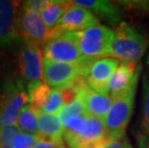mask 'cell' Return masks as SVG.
<instances>
[{
  "instance_id": "9c48e42d",
  "label": "cell",
  "mask_w": 149,
  "mask_h": 148,
  "mask_svg": "<svg viewBox=\"0 0 149 148\" xmlns=\"http://www.w3.org/2000/svg\"><path fill=\"white\" fill-rule=\"evenodd\" d=\"M18 33L24 40H30L38 45L46 44L50 40V29L44 23L39 13L23 8L17 20Z\"/></svg>"
},
{
  "instance_id": "44dd1931",
  "label": "cell",
  "mask_w": 149,
  "mask_h": 148,
  "mask_svg": "<svg viewBox=\"0 0 149 148\" xmlns=\"http://www.w3.org/2000/svg\"><path fill=\"white\" fill-rule=\"evenodd\" d=\"M65 107L64 102H63L61 93L59 90L53 89L51 96L48 103L46 104L43 108L40 110V113H45V114H53V115H60V113Z\"/></svg>"
},
{
  "instance_id": "ffe728a7",
  "label": "cell",
  "mask_w": 149,
  "mask_h": 148,
  "mask_svg": "<svg viewBox=\"0 0 149 148\" xmlns=\"http://www.w3.org/2000/svg\"><path fill=\"white\" fill-rule=\"evenodd\" d=\"M83 114H88V112L86 110V106L84 104L83 99H82L81 96H79V98L76 99L74 102L65 106L59 115L62 122H65L66 119L70 118L72 116L83 115Z\"/></svg>"
},
{
  "instance_id": "277c9868",
  "label": "cell",
  "mask_w": 149,
  "mask_h": 148,
  "mask_svg": "<svg viewBox=\"0 0 149 148\" xmlns=\"http://www.w3.org/2000/svg\"><path fill=\"white\" fill-rule=\"evenodd\" d=\"M136 88L137 86L120 95L113 97L112 108L103 120L108 135L112 140L125 136V129L128 126L134 107Z\"/></svg>"
},
{
  "instance_id": "5b68a950",
  "label": "cell",
  "mask_w": 149,
  "mask_h": 148,
  "mask_svg": "<svg viewBox=\"0 0 149 148\" xmlns=\"http://www.w3.org/2000/svg\"><path fill=\"white\" fill-rule=\"evenodd\" d=\"M27 102L29 96L23 85L20 82H7L0 103V128L17 125L18 115Z\"/></svg>"
},
{
  "instance_id": "30bf717a",
  "label": "cell",
  "mask_w": 149,
  "mask_h": 148,
  "mask_svg": "<svg viewBox=\"0 0 149 148\" xmlns=\"http://www.w3.org/2000/svg\"><path fill=\"white\" fill-rule=\"evenodd\" d=\"M39 46L30 40H24L19 53L20 73L29 84L44 81L42 58Z\"/></svg>"
},
{
  "instance_id": "9a60e30c",
  "label": "cell",
  "mask_w": 149,
  "mask_h": 148,
  "mask_svg": "<svg viewBox=\"0 0 149 148\" xmlns=\"http://www.w3.org/2000/svg\"><path fill=\"white\" fill-rule=\"evenodd\" d=\"M75 5L88 9L94 15L112 25L120 24L121 12L118 6L106 0H73Z\"/></svg>"
},
{
  "instance_id": "d6986e66",
  "label": "cell",
  "mask_w": 149,
  "mask_h": 148,
  "mask_svg": "<svg viewBox=\"0 0 149 148\" xmlns=\"http://www.w3.org/2000/svg\"><path fill=\"white\" fill-rule=\"evenodd\" d=\"M17 125L25 133L39 135V111L35 110L30 104L26 105L18 115Z\"/></svg>"
},
{
  "instance_id": "f1b7e54d",
  "label": "cell",
  "mask_w": 149,
  "mask_h": 148,
  "mask_svg": "<svg viewBox=\"0 0 149 148\" xmlns=\"http://www.w3.org/2000/svg\"><path fill=\"white\" fill-rule=\"evenodd\" d=\"M146 63H147V65H149V54H148V56H147V59H146Z\"/></svg>"
},
{
  "instance_id": "603a6c76",
  "label": "cell",
  "mask_w": 149,
  "mask_h": 148,
  "mask_svg": "<svg viewBox=\"0 0 149 148\" xmlns=\"http://www.w3.org/2000/svg\"><path fill=\"white\" fill-rule=\"evenodd\" d=\"M21 132V129L17 125L1 128L0 129V147L12 148V143L14 138Z\"/></svg>"
},
{
  "instance_id": "7a4b0ae2",
  "label": "cell",
  "mask_w": 149,
  "mask_h": 148,
  "mask_svg": "<svg viewBox=\"0 0 149 148\" xmlns=\"http://www.w3.org/2000/svg\"><path fill=\"white\" fill-rule=\"evenodd\" d=\"M78 43L84 57L101 59V57H113V43L115 31L105 25L96 26L76 32Z\"/></svg>"
},
{
  "instance_id": "83f0119b",
  "label": "cell",
  "mask_w": 149,
  "mask_h": 148,
  "mask_svg": "<svg viewBox=\"0 0 149 148\" xmlns=\"http://www.w3.org/2000/svg\"><path fill=\"white\" fill-rule=\"evenodd\" d=\"M146 136L148 137V140L147 141L148 142H142V144H143V148H149V133H146Z\"/></svg>"
},
{
  "instance_id": "8992f818",
  "label": "cell",
  "mask_w": 149,
  "mask_h": 148,
  "mask_svg": "<svg viewBox=\"0 0 149 148\" xmlns=\"http://www.w3.org/2000/svg\"><path fill=\"white\" fill-rule=\"evenodd\" d=\"M44 59L60 63H79L87 57L82 54L76 32L57 36L44 45Z\"/></svg>"
},
{
  "instance_id": "5bb4252c",
  "label": "cell",
  "mask_w": 149,
  "mask_h": 148,
  "mask_svg": "<svg viewBox=\"0 0 149 148\" xmlns=\"http://www.w3.org/2000/svg\"><path fill=\"white\" fill-rule=\"evenodd\" d=\"M80 96L83 99L88 115L101 120L105 119L113 105V98L109 94L99 93L86 85Z\"/></svg>"
},
{
  "instance_id": "7402d4cb",
  "label": "cell",
  "mask_w": 149,
  "mask_h": 148,
  "mask_svg": "<svg viewBox=\"0 0 149 148\" xmlns=\"http://www.w3.org/2000/svg\"><path fill=\"white\" fill-rule=\"evenodd\" d=\"M39 141V135L21 132L13 140L12 148H34Z\"/></svg>"
},
{
  "instance_id": "e0dca14e",
  "label": "cell",
  "mask_w": 149,
  "mask_h": 148,
  "mask_svg": "<svg viewBox=\"0 0 149 148\" xmlns=\"http://www.w3.org/2000/svg\"><path fill=\"white\" fill-rule=\"evenodd\" d=\"M27 92L29 104L35 110L40 112V110L48 103L52 90L45 81H37L28 84Z\"/></svg>"
},
{
  "instance_id": "52a82bcc",
  "label": "cell",
  "mask_w": 149,
  "mask_h": 148,
  "mask_svg": "<svg viewBox=\"0 0 149 148\" xmlns=\"http://www.w3.org/2000/svg\"><path fill=\"white\" fill-rule=\"evenodd\" d=\"M74 4V3H73ZM100 24L99 19L93 13L88 9L75 5L65 12L61 20L54 29L50 30V40H51L61 34L68 32H78L88 28L96 26Z\"/></svg>"
},
{
  "instance_id": "cb8c5ba5",
  "label": "cell",
  "mask_w": 149,
  "mask_h": 148,
  "mask_svg": "<svg viewBox=\"0 0 149 148\" xmlns=\"http://www.w3.org/2000/svg\"><path fill=\"white\" fill-rule=\"evenodd\" d=\"M100 148H133L129 138L123 136L118 138H113L104 144Z\"/></svg>"
},
{
  "instance_id": "3957f363",
  "label": "cell",
  "mask_w": 149,
  "mask_h": 148,
  "mask_svg": "<svg viewBox=\"0 0 149 148\" xmlns=\"http://www.w3.org/2000/svg\"><path fill=\"white\" fill-rule=\"evenodd\" d=\"M96 60L87 58L79 63H60L43 59L44 81L53 89H61L78 76H86Z\"/></svg>"
},
{
  "instance_id": "2e32d148",
  "label": "cell",
  "mask_w": 149,
  "mask_h": 148,
  "mask_svg": "<svg viewBox=\"0 0 149 148\" xmlns=\"http://www.w3.org/2000/svg\"><path fill=\"white\" fill-rule=\"evenodd\" d=\"M39 137L49 140H63L64 124L59 115L39 112Z\"/></svg>"
},
{
  "instance_id": "6da1fadb",
  "label": "cell",
  "mask_w": 149,
  "mask_h": 148,
  "mask_svg": "<svg viewBox=\"0 0 149 148\" xmlns=\"http://www.w3.org/2000/svg\"><path fill=\"white\" fill-rule=\"evenodd\" d=\"M144 34L126 22L117 25L113 43V58L122 62H136L142 57L147 48Z\"/></svg>"
},
{
  "instance_id": "ba28073f",
  "label": "cell",
  "mask_w": 149,
  "mask_h": 148,
  "mask_svg": "<svg viewBox=\"0 0 149 148\" xmlns=\"http://www.w3.org/2000/svg\"><path fill=\"white\" fill-rule=\"evenodd\" d=\"M64 138L69 148H100L112 140L108 135L104 121L91 115L83 133L78 136Z\"/></svg>"
},
{
  "instance_id": "ac0fdd59",
  "label": "cell",
  "mask_w": 149,
  "mask_h": 148,
  "mask_svg": "<svg viewBox=\"0 0 149 148\" xmlns=\"http://www.w3.org/2000/svg\"><path fill=\"white\" fill-rule=\"evenodd\" d=\"M73 6L74 4L72 1H59V0L56 1V0H53V1L48 2L47 7L40 14V15H42L46 26L50 30H52L57 26V24L61 20L65 12Z\"/></svg>"
},
{
  "instance_id": "d4e9b609",
  "label": "cell",
  "mask_w": 149,
  "mask_h": 148,
  "mask_svg": "<svg viewBox=\"0 0 149 148\" xmlns=\"http://www.w3.org/2000/svg\"><path fill=\"white\" fill-rule=\"evenodd\" d=\"M48 2L49 1H47V0H32V1H26L23 2V8L28 9L30 11L39 13V14H42L47 7Z\"/></svg>"
},
{
  "instance_id": "f546056e",
  "label": "cell",
  "mask_w": 149,
  "mask_h": 148,
  "mask_svg": "<svg viewBox=\"0 0 149 148\" xmlns=\"http://www.w3.org/2000/svg\"><path fill=\"white\" fill-rule=\"evenodd\" d=\"M0 129H1V128H0Z\"/></svg>"
},
{
  "instance_id": "4fadbf2b",
  "label": "cell",
  "mask_w": 149,
  "mask_h": 148,
  "mask_svg": "<svg viewBox=\"0 0 149 148\" xmlns=\"http://www.w3.org/2000/svg\"><path fill=\"white\" fill-rule=\"evenodd\" d=\"M15 3L0 0V47L11 44L18 35Z\"/></svg>"
},
{
  "instance_id": "4dcf8cb0",
  "label": "cell",
  "mask_w": 149,
  "mask_h": 148,
  "mask_svg": "<svg viewBox=\"0 0 149 148\" xmlns=\"http://www.w3.org/2000/svg\"><path fill=\"white\" fill-rule=\"evenodd\" d=\"M0 148H1V147H0Z\"/></svg>"
},
{
  "instance_id": "4316f807",
  "label": "cell",
  "mask_w": 149,
  "mask_h": 148,
  "mask_svg": "<svg viewBox=\"0 0 149 148\" xmlns=\"http://www.w3.org/2000/svg\"><path fill=\"white\" fill-rule=\"evenodd\" d=\"M143 124L145 130H146V133H149V86L145 89V93H144Z\"/></svg>"
},
{
  "instance_id": "7c38bea8",
  "label": "cell",
  "mask_w": 149,
  "mask_h": 148,
  "mask_svg": "<svg viewBox=\"0 0 149 148\" xmlns=\"http://www.w3.org/2000/svg\"><path fill=\"white\" fill-rule=\"evenodd\" d=\"M139 67L136 62H122L111 77L109 95L116 97L137 86Z\"/></svg>"
},
{
  "instance_id": "484cf974",
  "label": "cell",
  "mask_w": 149,
  "mask_h": 148,
  "mask_svg": "<svg viewBox=\"0 0 149 148\" xmlns=\"http://www.w3.org/2000/svg\"><path fill=\"white\" fill-rule=\"evenodd\" d=\"M34 148H65L63 140H49L40 138L39 137V141Z\"/></svg>"
},
{
  "instance_id": "8fae6325",
  "label": "cell",
  "mask_w": 149,
  "mask_h": 148,
  "mask_svg": "<svg viewBox=\"0 0 149 148\" xmlns=\"http://www.w3.org/2000/svg\"><path fill=\"white\" fill-rule=\"evenodd\" d=\"M119 65V60L116 58L97 59L85 76L87 85L97 92L109 94L111 77Z\"/></svg>"
}]
</instances>
